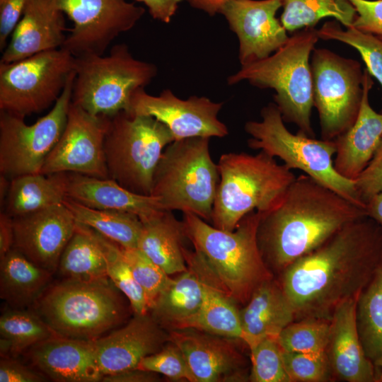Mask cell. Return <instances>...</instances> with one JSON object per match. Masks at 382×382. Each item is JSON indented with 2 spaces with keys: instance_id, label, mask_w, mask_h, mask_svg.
<instances>
[{
  "instance_id": "7bdbcfd3",
  "label": "cell",
  "mask_w": 382,
  "mask_h": 382,
  "mask_svg": "<svg viewBox=\"0 0 382 382\" xmlns=\"http://www.w3.org/2000/svg\"><path fill=\"white\" fill-rule=\"evenodd\" d=\"M137 368L163 374L173 380L196 382L182 352L170 341L161 350L144 357Z\"/></svg>"
},
{
  "instance_id": "4fadbf2b",
  "label": "cell",
  "mask_w": 382,
  "mask_h": 382,
  "mask_svg": "<svg viewBox=\"0 0 382 382\" xmlns=\"http://www.w3.org/2000/svg\"><path fill=\"white\" fill-rule=\"evenodd\" d=\"M311 69L313 106L319 115L321 139L334 140L357 117L364 71L359 62L325 48H314Z\"/></svg>"
},
{
  "instance_id": "30bf717a",
  "label": "cell",
  "mask_w": 382,
  "mask_h": 382,
  "mask_svg": "<svg viewBox=\"0 0 382 382\" xmlns=\"http://www.w3.org/2000/svg\"><path fill=\"white\" fill-rule=\"evenodd\" d=\"M174 141L170 129L152 117L125 111L110 117L104 141L109 178L133 192L151 195L156 166Z\"/></svg>"
},
{
  "instance_id": "836d02e7",
  "label": "cell",
  "mask_w": 382,
  "mask_h": 382,
  "mask_svg": "<svg viewBox=\"0 0 382 382\" xmlns=\"http://www.w3.org/2000/svg\"><path fill=\"white\" fill-rule=\"evenodd\" d=\"M357 322L366 354L375 364L382 357V252L371 279L357 299Z\"/></svg>"
},
{
  "instance_id": "db71d44e",
  "label": "cell",
  "mask_w": 382,
  "mask_h": 382,
  "mask_svg": "<svg viewBox=\"0 0 382 382\" xmlns=\"http://www.w3.org/2000/svg\"><path fill=\"white\" fill-rule=\"evenodd\" d=\"M11 180L3 174L0 175V204L3 207L8 195Z\"/></svg>"
},
{
  "instance_id": "7dc6e473",
  "label": "cell",
  "mask_w": 382,
  "mask_h": 382,
  "mask_svg": "<svg viewBox=\"0 0 382 382\" xmlns=\"http://www.w3.org/2000/svg\"><path fill=\"white\" fill-rule=\"evenodd\" d=\"M47 377L29 369L13 359L5 357L0 361V382H42Z\"/></svg>"
},
{
  "instance_id": "e0dca14e",
  "label": "cell",
  "mask_w": 382,
  "mask_h": 382,
  "mask_svg": "<svg viewBox=\"0 0 382 382\" xmlns=\"http://www.w3.org/2000/svg\"><path fill=\"white\" fill-rule=\"evenodd\" d=\"M283 0H228L220 8L239 41L241 66L276 52L289 39L286 30L276 17Z\"/></svg>"
},
{
  "instance_id": "60d3db41",
  "label": "cell",
  "mask_w": 382,
  "mask_h": 382,
  "mask_svg": "<svg viewBox=\"0 0 382 382\" xmlns=\"http://www.w3.org/2000/svg\"><path fill=\"white\" fill-rule=\"evenodd\" d=\"M122 250L135 280L145 294L149 311L170 277L138 248H122Z\"/></svg>"
},
{
  "instance_id": "d6a6232c",
  "label": "cell",
  "mask_w": 382,
  "mask_h": 382,
  "mask_svg": "<svg viewBox=\"0 0 382 382\" xmlns=\"http://www.w3.org/2000/svg\"><path fill=\"white\" fill-rule=\"evenodd\" d=\"M63 203L76 223L91 228L124 248H137L141 221L137 215L91 208L69 197Z\"/></svg>"
},
{
  "instance_id": "74e56055",
  "label": "cell",
  "mask_w": 382,
  "mask_h": 382,
  "mask_svg": "<svg viewBox=\"0 0 382 382\" xmlns=\"http://www.w3.org/2000/svg\"><path fill=\"white\" fill-rule=\"evenodd\" d=\"M98 235L105 255L108 277L127 296L134 313H146L149 307L145 294L134 277L122 248L99 233Z\"/></svg>"
},
{
  "instance_id": "7c38bea8",
  "label": "cell",
  "mask_w": 382,
  "mask_h": 382,
  "mask_svg": "<svg viewBox=\"0 0 382 382\" xmlns=\"http://www.w3.org/2000/svg\"><path fill=\"white\" fill-rule=\"evenodd\" d=\"M75 76L71 74L52 110L35 123L0 111V172L10 180L40 173L44 163L59 141L66 123Z\"/></svg>"
},
{
  "instance_id": "816d5d0a",
  "label": "cell",
  "mask_w": 382,
  "mask_h": 382,
  "mask_svg": "<svg viewBox=\"0 0 382 382\" xmlns=\"http://www.w3.org/2000/svg\"><path fill=\"white\" fill-rule=\"evenodd\" d=\"M365 209L367 216L382 226V190L367 202Z\"/></svg>"
},
{
  "instance_id": "9c48e42d",
  "label": "cell",
  "mask_w": 382,
  "mask_h": 382,
  "mask_svg": "<svg viewBox=\"0 0 382 382\" xmlns=\"http://www.w3.org/2000/svg\"><path fill=\"white\" fill-rule=\"evenodd\" d=\"M260 114V121H248L245 125V132L251 136L248 141L250 148L279 158L289 169L301 170L351 202L366 207L357 193L355 180L342 177L334 167L332 157L337 150L334 140L291 133L274 103L265 106Z\"/></svg>"
},
{
  "instance_id": "8fae6325",
  "label": "cell",
  "mask_w": 382,
  "mask_h": 382,
  "mask_svg": "<svg viewBox=\"0 0 382 382\" xmlns=\"http://www.w3.org/2000/svg\"><path fill=\"white\" fill-rule=\"evenodd\" d=\"M74 59L61 47L0 63V111L25 118L54 104L74 71Z\"/></svg>"
},
{
  "instance_id": "ffe728a7",
  "label": "cell",
  "mask_w": 382,
  "mask_h": 382,
  "mask_svg": "<svg viewBox=\"0 0 382 382\" xmlns=\"http://www.w3.org/2000/svg\"><path fill=\"white\" fill-rule=\"evenodd\" d=\"M169 342V334L147 313H134L127 324L93 340L96 364L104 375L136 369L145 357Z\"/></svg>"
},
{
  "instance_id": "7a4b0ae2",
  "label": "cell",
  "mask_w": 382,
  "mask_h": 382,
  "mask_svg": "<svg viewBox=\"0 0 382 382\" xmlns=\"http://www.w3.org/2000/svg\"><path fill=\"white\" fill-rule=\"evenodd\" d=\"M260 214L257 244L275 277L349 223L367 216L364 207L306 174L296 177L278 205Z\"/></svg>"
},
{
  "instance_id": "ee69618b",
  "label": "cell",
  "mask_w": 382,
  "mask_h": 382,
  "mask_svg": "<svg viewBox=\"0 0 382 382\" xmlns=\"http://www.w3.org/2000/svg\"><path fill=\"white\" fill-rule=\"evenodd\" d=\"M355 187L365 206L382 190V137L371 161L355 180Z\"/></svg>"
},
{
  "instance_id": "ba28073f",
  "label": "cell",
  "mask_w": 382,
  "mask_h": 382,
  "mask_svg": "<svg viewBox=\"0 0 382 382\" xmlns=\"http://www.w3.org/2000/svg\"><path fill=\"white\" fill-rule=\"evenodd\" d=\"M109 278L65 279L38 299L40 316L58 335L93 341L118 325L124 316L119 292Z\"/></svg>"
},
{
  "instance_id": "681fc988",
  "label": "cell",
  "mask_w": 382,
  "mask_h": 382,
  "mask_svg": "<svg viewBox=\"0 0 382 382\" xmlns=\"http://www.w3.org/2000/svg\"><path fill=\"white\" fill-rule=\"evenodd\" d=\"M158 374L139 369H132L119 373L104 375V382H154L158 381Z\"/></svg>"
},
{
  "instance_id": "44dd1931",
  "label": "cell",
  "mask_w": 382,
  "mask_h": 382,
  "mask_svg": "<svg viewBox=\"0 0 382 382\" xmlns=\"http://www.w3.org/2000/svg\"><path fill=\"white\" fill-rule=\"evenodd\" d=\"M358 298L340 303L330 319L325 349L333 381L375 382V366L363 347L357 322Z\"/></svg>"
},
{
  "instance_id": "f546056e",
  "label": "cell",
  "mask_w": 382,
  "mask_h": 382,
  "mask_svg": "<svg viewBox=\"0 0 382 382\" xmlns=\"http://www.w3.org/2000/svg\"><path fill=\"white\" fill-rule=\"evenodd\" d=\"M52 274L13 248L0 259L1 299L16 308L28 306L46 291Z\"/></svg>"
},
{
  "instance_id": "11a10c76",
  "label": "cell",
  "mask_w": 382,
  "mask_h": 382,
  "mask_svg": "<svg viewBox=\"0 0 382 382\" xmlns=\"http://www.w3.org/2000/svg\"><path fill=\"white\" fill-rule=\"evenodd\" d=\"M375 382H382V357L374 364Z\"/></svg>"
},
{
  "instance_id": "f5cc1de1",
  "label": "cell",
  "mask_w": 382,
  "mask_h": 382,
  "mask_svg": "<svg viewBox=\"0 0 382 382\" xmlns=\"http://www.w3.org/2000/svg\"><path fill=\"white\" fill-rule=\"evenodd\" d=\"M194 8L204 11L210 16L219 12L221 6L228 0H187Z\"/></svg>"
},
{
  "instance_id": "83f0119b",
  "label": "cell",
  "mask_w": 382,
  "mask_h": 382,
  "mask_svg": "<svg viewBox=\"0 0 382 382\" xmlns=\"http://www.w3.org/2000/svg\"><path fill=\"white\" fill-rule=\"evenodd\" d=\"M141 221L137 248L168 275L187 270L183 245L187 238L183 221L163 210Z\"/></svg>"
},
{
  "instance_id": "3957f363",
  "label": "cell",
  "mask_w": 382,
  "mask_h": 382,
  "mask_svg": "<svg viewBox=\"0 0 382 382\" xmlns=\"http://www.w3.org/2000/svg\"><path fill=\"white\" fill-rule=\"evenodd\" d=\"M260 215V212H251L234 231H227L195 214L183 213L187 238L203 257L221 288L236 303L245 305L262 282L275 277L257 244Z\"/></svg>"
},
{
  "instance_id": "f1b7e54d",
  "label": "cell",
  "mask_w": 382,
  "mask_h": 382,
  "mask_svg": "<svg viewBox=\"0 0 382 382\" xmlns=\"http://www.w3.org/2000/svg\"><path fill=\"white\" fill-rule=\"evenodd\" d=\"M69 173H33L11 179L4 211L13 218L63 203Z\"/></svg>"
},
{
  "instance_id": "8992f818",
  "label": "cell",
  "mask_w": 382,
  "mask_h": 382,
  "mask_svg": "<svg viewBox=\"0 0 382 382\" xmlns=\"http://www.w3.org/2000/svg\"><path fill=\"white\" fill-rule=\"evenodd\" d=\"M209 137L175 140L162 153L154 171L151 195L166 210L195 214L212 222L219 182L217 164L209 153Z\"/></svg>"
},
{
  "instance_id": "1f68e13d",
  "label": "cell",
  "mask_w": 382,
  "mask_h": 382,
  "mask_svg": "<svg viewBox=\"0 0 382 382\" xmlns=\"http://www.w3.org/2000/svg\"><path fill=\"white\" fill-rule=\"evenodd\" d=\"M57 270L65 279L92 282L107 279L106 261L98 233L76 223Z\"/></svg>"
},
{
  "instance_id": "f907efd6",
  "label": "cell",
  "mask_w": 382,
  "mask_h": 382,
  "mask_svg": "<svg viewBox=\"0 0 382 382\" xmlns=\"http://www.w3.org/2000/svg\"><path fill=\"white\" fill-rule=\"evenodd\" d=\"M13 219L4 212L0 214V259L13 246Z\"/></svg>"
},
{
  "instance_id": "c3c4849f",
  "label": "cell",
  "mask_w": 382,
  "mask_h": 382,
  "mask_svg": "<svg viewBox=\"0 0 382 382\" xmlns=\"http://www.w3.org/2000/svg\"><path fill=\"white\" fill-rule=\"evenodd\" d=\"M144 3L155 20L168 23L175 15L182 0H134Z\"/></svg>"
},
{
  "instance_id": "9a60e30c",
  "label": "cell",
  "mask_w": 382,
  "mask_h": 382,
  "mask_svg": "<svg viewBox=\"0 0 382 382\" xmlns=\"http://www.w3.org/2000/svg\"><path fill=\"white\" fill-rule=\"evenodd\" d=\"M110 117L93 115L71 102L64 129L40 173L109 178L104 151Z\"/></svg>"
},
{
  "instance_id": "f6af8a7d",
  "label": "cell",
  "mask_w": 382,
  "mask_h": 382,
  "mask_svg": "<svg viewBox=\"0 0 382 382\" xmlns=\"http://www.w3.org/2000/svg\"><path fill=\"white\" fill-rule=\"evenodd\" d=\"M357 16L352 26L382 38V0H348Z\"/></svg>"
},
{
  "instance_id": "cb8c5ba5",
  "label": "cell",
  "mask_w": 382,
  "mask_h": 382,
  "mask_svg": "<svg viewBox=\"0 0 382 382\" xmlns=\"http://www.w3.org/2000/svg\"><path fill=\"white\" fill-rule=\"evenodd\" d=\"M32 363L47 377L58 382L102 381L93 341L56 335L29 348Z\"/></svg>"
},
{
  "instance_id": "6da1fadb",
  "label": "cell",
  "mask_w": 382,
  "mask_h": 382,
  "mask_svg": "<svg viewBox=\"0 0 382 382\" xmlns=\"http://www.w3.org/2000/svg\"><path fill=\"white\" fill-rule=\"evenodd\" d=\"M382 252V226L365 216L340 229L277 277L295 320L330 319L340 303L358 298Z\"/></svg>"
},
{
  "instance_id": "277c9868",
  "label": "cell",
  "mask_w": 382,
  "mask_h": 382,
  "mask_svg": "<svg viewBox=\"0 0 382 382\" xmlns=\"http://www.w3.org/2000/svg\"><path fill=\"white\" fill-rule=\"evenodd\" d=\"M217 166L220 178L212 222L227 231H234L251 212L274 208L296 178L291 170L262 151L255 155L224 154Z\"/></svg>"
},
{
  "instance_id": "ac0fdd59",
  "label": "cell",
  "mask_w": 382,
  "mask_h": 382,
  "mask_svg": "<svg viewBox=\"0 0 382 382\" xmlns=\"http://www.w3.org/2000/svg\"><path fill=\"white\" fill-rule=\"evenodd\" d=\"M169 341L182 352L196 382L249 381L237 339L192 328L171 330Z\"/></svg>"
},
{
  "instance_id": "4dcf8cb0",
  "label": "cell",
  "mask_w": 382,
  "mask_h": 382,
  "mask_svg": "<svg viewBox=\"0 0 382 382\" xmlns=\"http://www.w3.org/2000/svg\"><path fill=\"white\" fill-rule=\"evenodd\" d=\"M185 328L242 340L239 309L236 303L221 288L209 267L202 303L199 311L181 323L178 329Z\"/></svg>"
},
{
  "instance_id": "484cf974",
  "label": "cell",
  "mask_w": 382,
  "mask_h": 382,
  "mask_svg": "<svg viewBox=\"0 0 382 382\" xmlns=\"http://www.w3.org/2000/svg\"><path fill=\"white\" fill-rule=\"evenodd\" d=\"M239 314L241 340L249 349L264 338L277 339L295 320L294 308L276 277L254 291Z\"/></svg>"
},
{
  "instance_id": "52a82bcc",
  "label": "cell",
  "mask_w": 382,
  "mask_h": 382,
  "mask_svg": "<svg viewBox=\"0 0 382 382\" xmlns=\"http://www.w3.org/2000/svg\"><path fill=\"white\" fill-rule=\"evenodd\" d=\"M74 57L71 103L96 116L127 112L134 92L158 71L155 64L134 58L124 43L112 46L108 55Z\"/></svg>"
},
{
  "instance_id": "5b68a950",
  "label": "cell",
  "mask_w": 382,
  "mask_h": 382,
  "mask_svg": "<svg viewBox=\"0 0 382 382\" xmlns=\"http://www.w3.org/2000/svg\"><path fill=\"white\" fill-rule=\"evenodd\" d=\"M318 39L315 28L295 31L274 54L241 66L237 73L228 76V83L247 80L256 87L274 89V104L283 120L295 124L297 132L314 138L311 120L313 96L309 59Z\"/></svg>"
},
{
  "instance_id": "d4e9b609",
  "label": "cell",
  "mask_w": 382,
  "mask_h": 382,
  "mask_svg": "<svg viewBox=\"0 0 382 382\" xmlns=\"http://www.w3.org/2000/svg\"><path fill=\"white\" fill-rule=\"evenodd\" d=\"M187 268L175 279L170 278L149 309L151 316L163 328L178 329L199 309L204 297L208 267L197 251L184 248Z\"/></svg>"
},
{
  "instance_id": "ab89813d",
  "label": "cell",
  "mask_w": 382,
  "mask_h": 382,
  "mask_svg": "<svg viewBox=\"0 0 382 382\" xmlns=\"http://www.w3.org/2000/svg\"><path fill=\"white\" fill-rule=\"evenodd\" d=\"M252 382H291L286 371L281 349L276 338L261 340L250 349Z\"/></svg>"
},
{
  "instance_id": "2e32d148",
  "label": "cell",
  "mask_w": 382,
  "mask_h": 382,
  "mask_svg": "<svg viewBox=\"0 0 382 382\" xmlns=\"http://www.w3.org/2000/svg\"><path fill=\"white\" fill-rule=\"evenodd\" d=\"M223 103L206 97H176L169 89L155 96L139 88L133 94L129 110L132 115L152 117L163 123L175 141L190 137H224L228 128L218 119Z\"/></svg>"
},
{
  "instance_id": "8d00e7d4",
  "label": "cell",
  "mask_w": 382,
  "mask_h": 382,
  "mask_svg": "<svg viewBox=\"0 0 382 382\" xmlns=\"http://www.w3.org/2000/svg\"><path fill=\"white\" fill-rule=\"evenodd\" d=\"M346 28L344 30L338 23L328 21L317 30V33L319 39L337 40L357 50L366 66V70L378 80L382 88V38L353 26Z\"/></svg>"
},
{
  "instance_id": "bcb514c9",
  "label": "cell",
  "mask_w": 382,
  "mask_h": 382,
  "mask_svg": "<svg viewBox=\"0 0 382 382\" xmlns=\"http://www.w3.org/2000/svg\"><path fill=\"white\" fill-rule=\"evenodd\" d=\"M28 0H0V50L3 52L8 38L21 20Z\"/></svg>"
},
{
  "instance_id": "d6986e66",
  "label": "cell",
  "mask_w": 382,
  "mask_h": 382,
  "mask_svg": "<svg viewBox=\"0 0 382 382\" xmlns=\"http://www.w3.org/2000/svg\"><path fill=\"white\" fill-rule=\"evenodd\" d=\"M13 219V248L52 273L74 234L76 221L64 203Z\"/></svg>"
},
{
  "instance_id": "4316f807",
  "label": "cell",
  "mask_w": 382,
  "mask_h": 382,
  "mask_svg": "<svg viewBox=\"0 0 382 382\" xmlns=\"http://www.w3.org/2000/svg\"><path fill=\"white\" fill-rule=\"evenodd\" d=\"M66 197L86 207L130 213L140 220L166 210L151 195L133 192L111 178L69 173Z\"/></svg>"
},
{
  "instance_id": "5bb4252c",
  "label": "cell",
  "mask_w": 382,
  "mask_h": 382,
  "mask_svg": "<svg viewBox=\"0 0 382 382\" xmlns=\"http://www.w3.org/2000/svg\"><path fill=\"white\" fill-rule=\"evenodd\" d=\"M73 22L62 46L74 57L104 54L121 33L134 27L145 9L126 0H53Z\"/></svg>"
},
{
  "instance_id": "d590c367",
  "label": "cell",
  "mask_w": 382,
  "mask_h": 382,
  "mask_svg": "<svg viewBox=\"0 0 382 382\" xmlns=\"http://www.w3.org/2000/svg\"><path fill=\"white\" fill-rule=\"evenodd\" d=\"M280 21L287 32L314 28L325 17H333L346 28L352 25L357 16L348 0H283Z\"/></svg>"
},
{
  "instance_id": "7402d4cb",
  "label": "cell",
  "mask_w": 382,
  "mask_h": 382,
  "mask_svg": "<svg viewBox=\"0 0 382 382\" xmlns=\"http://www.w3.org/2000/svg\"><path fill=\"white\" fill-rule=\"evenodd\" d=\"M64 14L53 0H28L2 52L0 63L13 62L62 47L66 37Z\"/></svg>"
},
{
  "instance_id": "f35d334b",
  "label": "cell",
  "mask_w": 382,
  "mask_h": 382,
  "mask_svg": "<svg viewBox=\"0 0 382 382\" xmlns=\"http://www.w3.org/2000/svg\"><path fill=\"white\" fill-rule=\"evenodd\" d=\"M329 332V319L304 318L288 325L277 340L282 351L322 353L325 352Z\"/></svg>"
},
{
  "instance_id": "b9f144b4",
  "label": "cell",
  "mask_w": 382,
  "mask_h": 382,
  "mask_svg": "<svg viewBox=\"0 0 382 382\" xmlns=\"http://www.w3.org/2000/svg\"><path fill=\"white\" fill-rule=\"evenodd\" d=\"M282 357L291 382L333 381L325 352L301 353L282 351Z\"/></svg>"
},
{
  "instance_id": "603a6c76",
  "label": "cell",
  "mask_w": 382,
  "mask_h": 382,
  "mask_svg": "<svg viewBox=\"0 0 382 382\" xmlns=\"http://www.w3.org/2000/svg\"><path fill=\"white\" fill-rule=\"evenodd\" d=\"M374 81L364 69L363 94L354 123L334 139V167L342 177L355 180L371 161L382 137V113L371 106L369 94Z\"/></svg>"
},
{
  "instance_id": "e575fe53",
  "label": "cell",
  "mask_w": 382,
  "mask_h": 382,
  "mask_svg": "<svg viewBox=\"0 0 382 382\" xmlns=\"http://www.w3.org/2000/svg\"><path fill=\"white\" fill-rule=\"evenodd\" d=\"M1 354H18L36 344L58 335L40 316L15 308L0 317Z\"/></svg>"
}]
</instances>
